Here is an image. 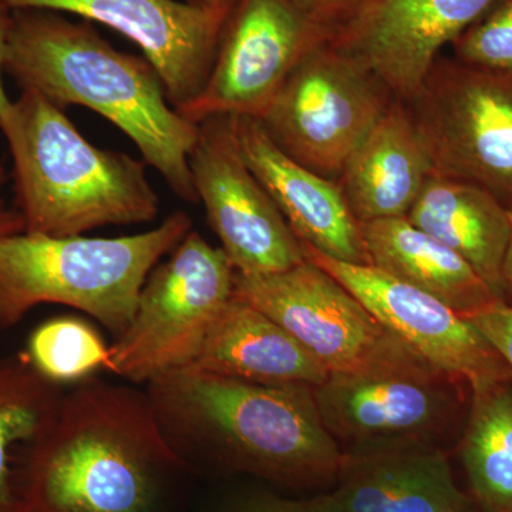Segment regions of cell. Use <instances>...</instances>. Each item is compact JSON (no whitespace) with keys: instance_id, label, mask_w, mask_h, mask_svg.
Instances as JSON below:
<instances>
[{"instance_id":"obj_13","label":"cell","mask_w":512,"mask_h":512,"mask_svg":"<svg viewBox=\"0 0 512 512\" xmlns=\"http://www.w3.org/2000/svg\"><path fill=\"white\" fill-rule=\"evenodd\" d=\"M302 242V241H301ZM305 259L332 275L403 345L470 392L512 382V370L464 316L372 264H349L302 242Z\"/></svg>"},{"instance_id":"obj_26","label":"cell","mask_w":512,"mask_h":512,"mask_svg":"<svg viewBox=\"0 0 512 512\" xmlns=\"http://www.w3.org/2000/svg\"><path fill=\"white\" fill-rule=\"evenodd\" d=\"M225 512H343L332 491L301 500L275 494H255L232 505Z\"/></svg>"},{"instance_id":"obj_11","label":"cell","mask_w":512,"mask_h":512,"mask_svg":"<svg viewBox=\"0 0 512 512\" xmlns=\"http://www.w3.org/2000/svg\"><path fill=\"white\" fill-rule=\"evenodd\" d=\"M330 36L292 0H235L204 89L177 111L194 124L261 119L303 57Z\"/></svg>"},{"instance_id":"obj_25","label":"cell","mask_w":512,"mask_h":512,"mask_svg":"<svg viewBox=\"0 0 512 512\" xmlns=\"http://www.w3.org/2000/svg\"><path fill=\"white\" fill-rule=\"evenodd\" d=\"M454 59L495 72H512V0H500L451 43Z\"/></svg>"},{"instance_id":"obj_30","label":"cell","mask_w":512,"mask_h":512,"mask_svg":"<svg viewBox=\"0 0 512 512\" xmlns=\"http://www.w3.org/2000/svg\"><path fill=\"white\" fill-rule=\"evenodd\" d=\"M6 184V168L3 160H0V238L8 235L25 232V224L15 207H9L3 197V188Z\"/></svg>"},{"instance_id":"obj_3","label":"cell","mask_w":512,"mask_h":512,"mask_svg":"<svg viewBox=\"0 0 512 512\" xmlns=\"http://www.w3.org/2000/svg\"><path fill=\"white\" fill-rule=\"evenodd\" d=\"M184 467L147 392L92 376L63 394L26 473V512H156Z\"/></svg>"},{"instance_id":"obj_31","label":"cell","mask_w":512,"mask_h":512,"mask_svg":"<svg viewBox=\"0 0 512 512\" xmlns=\"http://www.w3.org/2000/svg\"><path fill=\"white\" fill-rule=\"evenodd\" d=\"M510 224V239H508L503 271H501V295H503V302L512 306V210H510Z\"/></svg>"},{"instance_id":"obj_20","label":"cell","mask_w":512,"mask_h":512,"mask_svg":"<svg viewBox=\"0 0 512 512\" xmlns=\"http://www.w3.org/2000/svg\"><path fill=\"white\" fill-rule=\"evenodd\" d=\"M360 231L369 264L440 299L464 318L503 302L463 256L407 217L365 222Z\"/></svg>"},{"instance_id":"obj_10","label":"cell","mask_w":512,"mask_h":512,"mask_svg":"<svg viewBox=\"0 0 512 512\" xmlns=\"http://www.w3.org/2000/svg\"><path fill=\"white\" fill-rule=\"evenodd\" d=\"M234 298L288 330L329 375L367 372L419 357L308 259L279 274L235 275Z\"/></svg>"},{"instance_id":"obj_21","label":"cell","mask_w":512,"mask_h":512,"mask_svg":"<svg viewBox=\"0 0 512 512\" xmlns=\"http://www.w3.org/2000/svg\"><path fill=\"white\" fill-rule=\"evenodd\" d=\"M421 231L476 269L501 295V271L510 239V210L476 184L433 174L407 215Z\"/></svg>"},{"instance_id":"obj_19","label":"cell","mask_w":512,"mask_h":512,"mask_svg":"<svg viewBox=\"0 0 512 512\" xmlns=\"http://www.w3.org/2000/svg\"><path fill=\"white\" fill-rule=\"evenodd\" d=\"M259 384L320 386L329 372L288 330L232 296L191 366Z\"/></svg>"},{"instance_id":"obj_5","label":"cell","mask_w":512,"mask_h":512,"mask_svg":"<svg viewBox=\"0 0 512 512\" xmlns=\"http://www.w3.org/2000/svg\"><path fill=\"white\" fill-rule=\"evenodd\" d=\"M192 229L175 211L157 228L117 238H0V329H9L42 303L69 306L119 338L136 312L148 275Z\"/></svg>"},{"instance_id":"obj_8","label":"cell","mask_w":512,"mask_h":512,"mask_svg":"<svg viewBox=\"0 0 512 512\" xmlns=\"http://www.w3.org/2000/svg\"><path fill=\"white\" fill-rule=\"evenodd\" d=\"M394 100L366 66L326 40L303 57L258 120L285 154L338 181Z\"/></svg>"},{"instance_id":"obj_9","label":"cell","mask_w":512,"mask_h":512,"mask_svg":"<svg viewBox=\"0 0 512 512\" xmlns=\"http://www.w3.org/2000/svg\"><path fill=\"white\" fill-rule=\"evenodd\" d=\"M406 104L434 174L476 184L512 210V72L440 56Z\"/></svg>"},{"instance_id":"obj_27","label":"cell","mask_w":512,"mask_h":512,"mask_svg":"<svg viewBox=\"0 0 512 512\" xmlns=\"http://www.w3.org/2000/svg\"><path fill=\"white\" fill-rule=\"evenodd\" d=\"M466 319L490 342L512 370V306L498 302Z\"/></svg>"},{"instance_id":"obj_6","label":"cell","mask_w":512,"mask_h":512,"mask_svg":"<svg viewBox=\"0 0 512 512\" xmlns=\"http://www.w3.org/2000/svg\"><path fill=\"white\" fill-rule=\"evenodd\" d=\"M235 275L222 248L191 229L148 275L133 319L110 346L106 370L148 384L191 366L234 296Z\"/></svg>"},{"instance_id":"obj_2","label":"cell","mask_w":512,"mask_h":512,"mask_svg":"<svg viewBox=\"0 0 512 512\" xmlns=\"http://www.w3.org/2000/svg\"><path fill=\"white\" fill-rule=\"evenodd\" d=\"M5 73L64 110L82 106L119 128L181 200L198 202L188 158L198 138L146 57L120 52L52 10H13Z\"/></svg>"},{"instance_id":"obj_12","label":"cell","mask_w":512,"mask_h":512,"mask_svg":"<svg viewBox=\"0 0 512 512\" xmlns=\"http://www.w3.org/2000/svg\"><path fill=\"white\" fill-rule=\"evenodd\" d=\"M188 164L198 201L237 274H279L306 261L301 239L244 160L231 116L198 123Z\"/></svg>"},{"instance_id":"obj_1","label":"cell","mask_w":512,"mask_h":512,"mask_svg":"<svg viewBox=\"0 0 512 512\" xmlns=\"http://www.w3.org/2000/svg\"><path fill=\"white\" fill-rule=\"evenodd\" d=\"M147 386L161 430L185 463L205 458L293 490L335 487L343 454L313 387L244 382L194 367Z\"/></svg>"},{"instance_id":"obj_16","label":"cell","mask_w":512,"mask_h":512,"mask_svg":"<svg viewBox=\"0 0 512 512\" xmlns=\"http://www.w3.org/2000/svg\"><path fill=\"white\" fill-rule=\"evenodd\" d=\"M232 123L244 160L296 237L329 258L369 264L360 224L338 181L309 170L285 154L258 119L232 117Z\"/></svg>"},{"instance_id":"obj_4","label":"cell","mask_w":512,"mask_h":512,"mask_svg":"<svg viewBox=\"0 0 512 512\" xmlns=\"http://www.w3.org/2000/svg\"><path fill=\"white\" fill-rule=\"evenodd\" d=\"M13 164L15 208L29 234L76 237L107 225L148 224L160 197L144 160L101 150L64 110L22 90L0 119Z\"/></svg>"},{"instance_id":"obj_14","label":"cell","mask_w":512,"mask_h":512,"mask_svg":"<svg viewBox=\"0 0 512 512\" xmlns=\"http://www.w3.org/2000/svg\"><path fill=\"white\" fill-rule=\"evenodd\" d=\"M13 10L73 13L136 43L175 110L204 89L235 0H5Z\"/></svg>"},{"instance_id":"obj_17","label":"cell","mask_w":512,"mask_h":512,"mask_svg":"<svg viewBox=\"0 0 512 512\" xmlns=\"http://www.w3.org/2000/svg\"><path fill=\"white\" fill-rule=\"evenodd\" d=\"M434 174L406 103L394 100L353 151L338 183L359 224L409 215Z\"/></svg>"},{"instance_id":"obj_7","label":"cell","mask_w":512,"mask_h":512,"mask_svg":"<svg viewBox=\"0 0 512 512\" xmlns=\"http://www.w3.org/2000/svg\"><path fill=\"white\" fill-rule=\"evenodd\" d=\"M342 454L444 450L470 389L420 357L367 372L336 373L313 389Z\"/></svg>"},{"instance_id":"obj_24","label":"cell","mask_w":512,"mask_h":512,"mask_svg":"<svg viewBox=\"0 0 512 512\" xmlns=\"http://www.w3.org/2000/svg\"><path fill=\"white\" fill-rule=\"evenodd\" d=\"M110 346L86 320L57 316L30 335L26 356L33 367L57 384H76L106 369Z\"/></svg>"},{"instance_id":"obj_23","label":"cell","mask_w":512,"mask_h":512,"mask_svg":"<svg viewBox=\"0 0 512 512\" xmlns=\"http://www.w3.org/2000/svg\"><path fill=\"white\" fill-rule=\"evenodd\" d=\"M461 464L478 512H512V382L471 393Z\"/></svg>"},{"instance_id":"obj_22","label":"cell","mask_w":512,"mask_h":512,"mask_svg":"<svg viewBox=\"0 0 512 512\" xmlns=\"http://www.w3.org/2000/svg\"><path fill=\"white\" fill-rule=\"evenodd\" d=\"M63 386L46 379L26 353L0 356V512H26L23 484L53 429Z\"/></svg>"},{"instance_id":"obj_15","label":"cell","mask_w":512,"mask_h":512,"mask_svg":"<svg viewBox=\"0 0 512 512\" xmlns=\"http://www.w3.org/2000/svg\"><path fill=\"white\" fill-rule=\"evenodd\" d=\"M500 0H370L333 30L329 42L355 57L409 103L441 49L484 18Z\"/></svg>"},{"instance_id":"obj_29","label":"cell","mask_w":512,"mask_h":512,"mask_svg":"<svg viewBox=\"0 0 512 512\" xmlns=\"http://www.w3.org/2000/svg\"><path fill=\"white\" fill-rule=\"evenodd\" d=\"M13 9L10 8L5 0H0V119L3 113L8 110L9 100L8 94L5 92V86L2 82V74L5 72L6 50H8V40L10 28H12Z\"/></svg>"},{"instance_id":"obj_18","label":"cell","mask_w":512,"mask_h":512,"mask_svg":"<svg viewBox=\"0 0 512 512\" xmlns=\"http://www.w3.org/2000/svg\"><path fill=\"white\" fill-rule=\"evenodd\" d=\"M332 493L343 512H478L444 450L343 454Z\"/></svg>"},{"instance_id":"obj_28","label":"cell","mask_w":512,"mask_h":512,"mask_svg":"<svg viewBox=\"0 0 512 512\" xmlns=\"http://www.w3.org/2000/svg\"><path fill=\"white\" fill-rule=\"evenodd\" d=\"M370 0H292L303 15L330 32L348 22Z\"/></svg>"}]
</instances>
